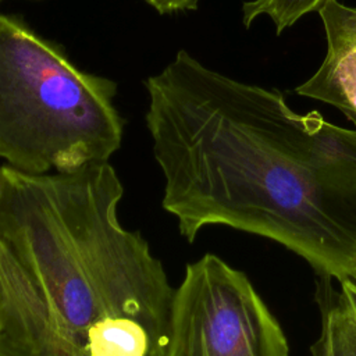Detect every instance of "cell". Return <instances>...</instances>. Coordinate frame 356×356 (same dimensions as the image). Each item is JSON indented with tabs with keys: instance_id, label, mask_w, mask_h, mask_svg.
I'll use <instances>...</instances> for the list:
<instances>
[{
	"instance_id": "cell-12",
	"label": "cell",
	"mask_w": 356,
	"mask_h": 356,
	"mask_svg": "<svg viewBox=\"0 0 356 356\" xmlns=\"http://www.w3.org/2000/svg\"><path fill=\"white\" fill-rule=\"evenodd\" d=\"M0 3H1V0H0Z\"/></svg>"
},
{
	"instance_id": "cell-3",
	"label": "cell",
	"mask_w": 356,
	"mask_h": 356,
	"mask_svg": "<svg viewBox=\"0 0 356 356\" xmlns=\"http://www.w3.org/2000/svg\"><path fill=\"white\" fill-rule=\"evenodd\" d=\"M117 83L76 68L21 18L0 14V159L28 174L106 163L124 120Z\"/></svg>"
},
{
	"instance_id": "cell-4",
	"label": "cell",
	"mask_w": 356,
	"mask_h": 356,
	"mask_svg": "<svg viewBox=\"0 0 356 356\" xmlns=\"http://www.w3.org/2000/svg\"><path fill=\"white\" fill-rule=\"evenodd\" d=\"M161 356H289V345L249 278L207 253L174 289Z\"/></svg>"
},
{
	"instance_id": "cell-10",
	"label": "cell",
	"mask_w": 356,
	"mask_h": 356,
	"mask_svg": "<svg viewBox=\"0 0 356 356\" xmlns=\"http://www.w3.org/2000/svg\"><path fill=\"white\" fill-rule=\"evenodd\" d=\"M0 356H22V355H19L13 348H10L8 343L0 335Z\"/></svg>"
},
{
	"instance_id": "cell-5",
	"label": "cell",
	"mask_w": 356,
	"mask_h": 356,
	"mask_svg": "<svg viewBox=\"0 0 356 356\" xmlns=\"http://www.w3.org/2000/svg\"><path fill=\"white\" fill-rule=\"evenodd\" d=\"M317 13L325 32V57L296 93L335 107L356 124V7L327 0Z\"/></svg>"
},
{
	"instance_id": "cell-2",
	"label": "cell",
	"mask_w": 356,
	"mask_h": 356,
	"mask_svg": "<svg viewBox=\"0 0 356 356\" xmlns=\"http://www.w3.org/2000/svg\"><path fill=\"white\" fill-rule=\"evenodd\" d=\"M106 163L0 167L1 337L22 356H161L174 289Z\"/></svg>"
},
{
	"instance_id": "cell-6",
	"label": "cell",
	"mask_w": 356,
	"mask_h": 356,
	"mask_svg": "<svg viewBox=\"0 0 356 356\" xmlns=\"http://www.w3.org/2000/svg\"><path fill=\"white\" fill-rule=\"evenodd\" d=\"M332 282L320 275L316 281L320 332L312 346V356H356V314Z\"/></svg>"
},
{
	"instance_id": "cell-8",
	"label": "cell",
	"mask_w": 356,
	"mask_h": 356,
	"mask_svg": "<svg viewBox=\"0 0 356 356\" xmlns=\"http://www.w3.org/2000/svg\"><path fill=\"white\" fill-rule=\"evenodd\" d=\"M160 14H172L178 11H192L199 6V0H143Z\"/></svg>"
},
{
	"instance_id": "cell-9",
	"label": "cell",
	"mask_w": 356,
	"mask_h": 356,
	"mask_svg": "<svg viewBox=\"0 0 356 356\" xmlns=\"http://www.w3.org/2000/svg\"><path fill=\"white\" fill-rule=\"evenodd\" d=\"M338 284H339V289H341L342 295L345 296V299L348 300L353 313L356 314V278H349V280H345Z\"/></svg>"
},
{
	"instance_id": "cell-7",
	"label": "cell",
	"mask_w": 356,
	"mask_h": 356,
	"mask_svg": "<svg viewBox=\"0 0 356 356\" xmlns=\"http://www.w3.org/2000/svg\"><path fill=\"white\" fill-rule=\"evenodd\" d=\"M327 0H249L242 6V22L249 28L257 18L268 17L277 35L295 25L300 18L317 11Z\"/></svg>"
},
{
	"instance_id": "cell-1",
	"label": "cell",
	"mask_w": 356,
	"mask_h": 356,
	"mask_svg": "<svg viewBox=\"0 0 356 356\" xmlns=\"http://www.w3.org/2000/svg\"><path fill=\"white\" fill-rule=\"evenodd\" d=\"M145 86L161 206L188 242L225 225L281 243L320 277L356 278V128L186 50Z\"/></svg>"
},
{
	"instance_id": "cell-11",
	"label": "cell",
	"mask_w": 356,
	"mask_h": 356,
	"mask_svg": "<svg viewBox=\"0 0 356 356\" xmlns=\"http://www.w3.org/2000/svg\"><path fill=\"white\" fill-rule=\"evenodd\" d=\"M1 330H3V323H1V307H0V334H1Z\"/></svg>"
}]
</instances>
